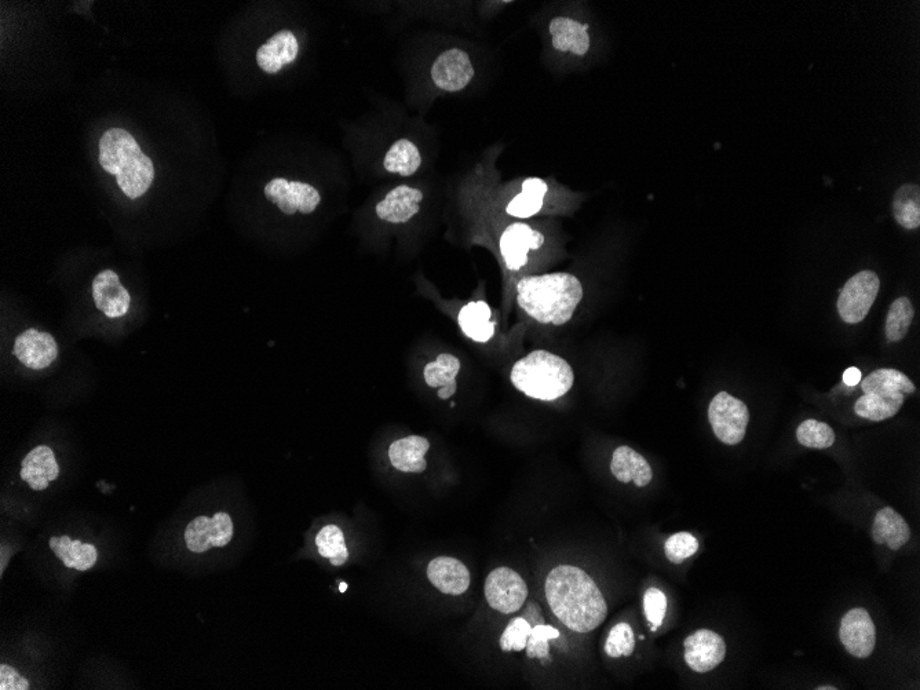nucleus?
Returning a JSON list of instances; mask_svg holds the SVG:
<instances>
[{
	"label": "nucleus",
	"instance_id": "2f4dec72",
	"mask_svg": "<svg viewBox=\"0 0 920 690\" xmlns=\"http://www.w3.org/2000/svg\"><path fill=\"white\" fill-rule=\"evenodd\" d=\"M915 312L912 302L908 298L901 297L896 299L890 306L889 313L886 317V338L889 342L903 341L908 334Z\"/></svg>",
	"mask_w": 920,
	"mask_h": 690
},
{
	"label": "nucleus",
	"instance_id": "a19ab883",
	"mask_svg": "<svg viewBox=\"0 0 920 690\" xmlns=\"http://www.w3.org/2000/svg\"><path fill=\"white\" fill-rule=\"evenodd\" d=\"M339 587H341V593H345L346 589H348V584L341 583L339 584Z\"/></svg>",
	"mask_w": 920,
	"mask_h": 690
},
{
	"label": "nucleus",
	"instance_id": "7ed1b4c3",
	"mask_svg": "<svg viewBox=\"0 0 920 690\" xmlns=\"http://www.w3.org/2000/svg\"><path fill=\"white\" fill-rule=\"evenodd\" d=\"M100 164L115 175L119 188L130 199L144 196L155 180L152 160L141 151L129 131L109 129L100 141Z\"/></svg>",
	"mask_w": 920,
	"mask_h": 690
},
{
	"label": "nucleus",
	"instance_id": "cd10ccee",
	"mask_svg": "<svg viewBox=\"0 0 920 690\" xmlns=\"http://www.w3.org/2000/svg\"><path fill=\"white\" fill-rule=\"evenodd\" d=\"M549 191L546 182L540 178H528L522 184V192L514 197L507 206V214L516 218H529L538 214L543 206V199Z\"/></svg>",
	"mask_w": 920,
	"mask_h": 690
},
{
	"label": "nucleus",
	"instance_id": "393cba45",
	"mask_svg": "<svg viewBox=\"0 0 920 690\" xmlns=\"http://www.w3.org/2000/svg\"><path fill=\"white\" fill-rule=\"evenodd\" d=\"M491 316L492 310L487 302L467 303L459 313L460 330L474 342L487 343L495 335V323H492Z\"/></svg>",
	"mask_w": 920,
	"mask_h": 690
},
{
	"label": "nucleus",
	"instance_id": "6e6552de",
	"mask_svg": "<svg viewBox=\"0 0 920 690\" xmlns=\"http://www.w3.org/2000/svg\"><path fill=\"white\" fill-rule=\"evenodd\" d=\"M485 597L492 609L509 615L520 611L527 601V583L513 569L496 568L489 573L485 582Z\"/></svg>",
	"mask_w": 920,
	"mask_h": 690
},
{
	"label": "nucleus",
	"instance_id": "1a4fd4ad",
	"mask_svg": "<svg viewBox=\"0 0 920 690\" xmlns=\"http://www.w3.org/2000/svg\"><path fill=\"white\" fill-rule=\"evenodd\" d=\"M265 196L276 204L284 214H312L321 202L320 193L312 185L299 181L275 178L265 186Z\"/></svg>",
	"mask_w": 920,
	"mask_h": 690
},
{
	"label": "nucleus",
	"instance_id": "79ce46f5",
	"mask_svg": "<svg viewBox=\"0 0 920 690\" xmlns=\"http://www.w3.org/2000/svg\"><path fill=\"white\" fill-rule=\"evenodd\" d=\"M834 689L836 688H832V686H825V688H819V690H834Z\"/></svg>",
	"mask_w": 920,
	"mask_h": 690
},
{
	"label": "nucleus",
	"instance_id": "9d476101",
	"mask_svg": "<svg viewBox=\"0 0 920 690\" xmlns=\"http://www.w3.org/2000/svg\"><path fill=\"white\" fill-rule=\"evenodd\" d=\"M233 538V522L228 513L219 511L213 517L200 516L189 522L185 531L186 547L192 553H206L213 547H225Z\"/></svg>",
	"mask_w": 920,
	"mask_h": 690
},
{
	"label": "nucleus",
	"instance_id": "5701e85b",
	"mask_svg": "<svg viewBox=\"0 0 920 690\" xmlns=\"http://www.w3.org/2000/svg\"><path fill=\"white\" fill-rule=\"evenodd\" d=\"M587 25L569 17H556L551 20L549 31L553 38L554 49L582 57L590 49V36Z\"/></svg>",
	"mask_w": 920,
	"mask_h": 690
},
{
	"label": "nucleus",
	"instance_id": "9b49d317",
	"mask_svg": "<svg viewBox=\"0 0 920 690\" xmlns=\"http://www.w3.org/2000/svg\"><path fill=\"white\" fill-rule=\"evenodd\" d=\"M839 638L850 655L867 659L874 652L876 644L875 624L870 613L863 608H854L842 618Z\"/></svg>",
	"mask_w": 920,
	"mask_h": 690
},
{
	"label": "nucleus",
	"instance_id": "f704fd0d",
	"mask_svg": "<svg viewBox=\"0 0 920 690\" xmlns=\"http://www.w3.org/2000/svg\"><path fill=\"white\" fill-rule=\"evenodd\" d=\"M635 649L634 631L629 623H619L609 633L605 644L606 655L622 657L633 655Z\"/></svg>",
	"mask_w": 920,
	"mask_h": 690
},
{
	"label": "nucleus",
	"instance_id": "20e7f679",
	"mask_svg": "<svg viewBox=\"0 0 920 690\" xmlns=\"http://www.w3.org/2000/svg\"><path fill=\"white\" fill-rule=\"evenodd\" d=\"M510 379L525 396L554 401L572 389L575 375L562 357L546 350H535L514 364Z\"/></svg>",
	"mask_w": 920,
	"mask_h": 690
},
{
	"label": "nucleus",
	"instance_id": "c756f323",
	"mask_svg": "<svg viewBox=\"0 0 920 690\" xmlns=\"http://www.w3.org/2000/svg\"><path fill=\"white\" fill-rule=\"evenodd\" d=\"M893 214L903 228L918 229L920 225V192L918 185H903L893 199Z\"/></svg>",
	"mask_w": 920,
	"mask_h": 690
},
{
	"label": "nucleus",
	"instance_id": "c85d7f7f",
	"mask_svg": "<svg viewBox=\"0 0 920 690\" xmlns=\"http://www.w3.org/2000/svg\"><path fill=\"white\" fill-rule=\"evenodd\" d=\"M421 164V153L410 140L394 142L383 160V167L386 171L403 175V177L414 175Z\"/></svg>",
	"mask_w": 920,
	"mask_h": 690
},
{
	"label": "nucleus",
	"instance_id": "a211bd4d",
	"mask_svg": "<svg viewBox=\"0 0 920 690\" xmlns=\"http://www.w3.org/2000/svg\"><path fill=\"white\" fill-rule=\"evenodd\" d=\"M20 476L35 491H45L51 481L60 476V466L53 449L46 445L32 449L23 460Z\"/></svg>",
	"mask_w": 920,
	"mask_h": 690
},
{
	"label": "nucleus",
	"instance_id": "4c0bfd02",
	"mask_svg": "<svg viewBox=\"0 0 920 690\" xmlns=\"http://www.w3.org/2000/svg\"><path fill=\"white\" fill-rule=\"evenodd\" d=\"M646 619L652 624L651 630L657 631L662 626L667 612V598L659 589H648L644 595Z\"/></svg>",
	"mask_w": 920,
	"mask_h": 690
},
{
	"label": "nucleus",
	"instance_id": "39448f33",
	"mask_svg": "<svg viewBox=\"0 0 920 690\" xmlns=\"http://www.w3.org/2000/svg\"><path fill=\"white\" fill-rule=\"evenodd\" d=\"M864 396L854 404L860 418L882 422L893 418L904 405L905 397L915 392V385L903 372L881 368L861 382Z\"/></svg>",
	"mask_w": 920,
	"mask_h": 690
},
{
	"label": "nucleus",
	"instance_id": "58836bf2",
	"mask_svg": "<svg viewBox=\"0 0 920 690\" xmlns=\"http://www.w3.org/2000/svg\"><path fill=\"white\" fill-rule=\"evenodd\" d=\"M29 682L13 667L0 666V690H28Z\"/></svg>",
	"mask_w": 920,
	"mask_h": 690
},
{
	"label": "nucleus",
	"instance_id": "bb28decb",
	"mask_svg": "<svg viewBox=\"0 0 920 690\" xmlns=\"http://www.w3.org/2000/svg\"><path fill=\"white\" fill-rule=\"evenodd\" d=\"M50 549L62 562L65 567L75 568L76 571L86 572L96 565L98 553L96 547L89 543H82L80 540H71L69 536H60V538L50 539Z\"/></svg>",
	"mask_w": 920,
	"mask_h": 690
},
{
	"label": "nucleus",
	"instance_id": "423d86ee",
	"mask_svg": "<svg viewBox=\"0 0 920 690\" xmlns=\"http://www.w3.org/2000/svg\"><path fill=\"white\" fill-rule=\"evenodd\" d=\"M708 421L721 443L737 445L746 437L750 412L743 401L735 399L729 393L721 392L708 407Z\"/></svg>",
	"mask_w": 920,
	"mask_h": 690
},
{
	"label": "nucleus",
	"instance_id": "ddd939ff",
	"mask_svg": "<svg viewBox=\"0 0 920 690\" xmlns=\"http://www.w3.org/2000/svg\"><path fill=\"white\" fill-rule=\"evenodd\" d=\"M474 76L472 60L466 51L449 49L438 56L432 67V79L438 89L455 93L465 89Z\"/></svg>",
	"mask_w": 920,
	"mask_h": 690
},
{
	"label": "nucleus",
	"instance_id": "f03ea898",
	"mask_svg": "<svg viewBox=\"0 0 920 690\" xmlns=\"http://www.w3.org/2000/svg\"><path fill=\"white\" fill-rule=\"evenodd\" d=\"M517 302L532 319L564 326L583 298L582 284L569 273L524 277L517 286Z\"/></svg>",
	"mask_w": 920,
	"mask_h": 690
},
{
	"label": "nucleus",
	"instance_id": "72a5a7b5",
	"mask_svg": "<svg viewBox=\"0 0 920 690\" xmlns=\"http://www.w3.org/2000/svg\"><path fill=\"white\" fill-rule=\"evenodd\" d=\"M699 550V542L692 533L679 532L670 536L664 546V554L667 560L675 565L682 564L688 558L695 556Z\"/></svg>",
	"mask_w": 920,
	"mask_h": 690
},
{
	"label": "nucleus",
	"instance_id": "f8f14e48",
	"mask_svg": "<svg viewBox=\"0 0 920 690\" xmlns=\"http://www.w3.org/2000/svg\"><path fill=\"white\" fill-rule=\"evenodd\" d=\"M685 662L696 673L713 671L724 662L726 644L721 635L711 630L690 634L685 642Z\"/></svg>",
	"mask_w": 920,
	"mask_h": 690
},
{
	"label": "nucleus",
	"instance_id": "7c9ffc66",
	"mask_svg": "<svg viewBox=\"0 0 920 690\" xmlns=\"http://www.w3.org/2000/svg\"><path fill=\"white\" fill-rule=\"evenodd\" d=\"M316 546L323 558H328L334 567H342L349 558L345 535L337 525H326L316 536Z\"/></svg>",
	"mask_w": 920,
	"mask_h": 690
},
{
	"label": "nucleus",
	"instance_id": "b1692460",
	"mask_svg": "<svg viewBox=\"0 0 920 690\" xmlns=\"http://www.w3.org/2000/svg\"><path fill=\"white\" fill-rule=\"evenodd\" d=\"M871 533L876 545H887L890 550H900L911 538L907 521L892 507H885L876 513Z\"/></svg>",
	"mask_w": 920,
	"mask_h": 690
},
{
	"label": "nucleus",
	"instance_id": "aec40b11",
	"mask_svg": "<svg viewBox=\"0 0 920 690\" xmlns=\"http://www.w3.org/2000/svg\"><path fill=\"white\" fill-rule=\"evenodd\" d=\"M298 51V40L292 32H277L265 45L259 47L257 51L259 68L266 73H277L295 61Z\"/></svg>",
	"mask_w": 920,
	"mask_h": 690
},
{
	"label": "nucleus",
	"instance_id": "c9c22d12",
	"mask_svg": "<svg viewBox=\"0 0 920 690\" xmlns=\"http://www.w3.org/2000/svg\"><path fill=\"white\" fill-rule=\"evenodd\" d=\"M532 627L527 619L516 618L511 620L509 626L503 631L500 637V649L503 652H521L527 648L529 635Z\"/></svg>",
	"mask_w": 920,
	"mask_h": 690
},
{
	"label": "nucleus",
	"instance_id": "6ab92c4d",
	"mask_svg": "<svg viewBox=\"0 0 920 690\" xmlns=\"http://www.w3.org/2000/svg\"><path fill=\"white\" fill-rule=\"evenodd\" d=\"M423 193L411 186L401 185L394 188L388 196L376 204V215L390 224H405L419 213V204Z\"/></svg>",
	"mask_w": 920,
	"mask_h": 690
},
{
	"label": "nucleus",
	"instance_id": "473e14b6",
	"mask_svg": "<svg viewBox=\"0 0 920 690\" xmlns=\"http://www.w3.org/2000/svg\"><path fill=\"white\" fill-rule=\"evenodd\" d=\"M799 444L806 448L825 449L835 444V433L827 423L814 421L802 422L797 429Z\"/></svg>",
	"mask_w": 920,
	"mask_h": 690
},
{
	"label": "nucleus",
	"instance_id": "0eeeda50",
	"mask_svg": "<svg viewBox=\"0 0 920 690\" xmlns=\"http://www.w3.org/2000/svg\"><path fill=\"white\" fill-rule=\"evenodd\" d=\"M881 288V280L872 270L857 273L845 284L838 299V312L848 324H859L868 316Z\"/></svg>",
	"mask_w": 920,
	"mask_h": 690
},
{
	"label": "nucleus",
	"instance_id": "dca6fc26",
	"mask_svg": "<svg viewBox=\"0 0 920 690\" xmlns=\"http://www.w3.org/2000/svg\"><path fill=\"white\" fill-rule=\"evenodd\" d=\"M93 298L97 309L109 319H119L129 312V291L123 287L119 276L111 269L102 270L93 280Z\"/></svg>",
	"mask_w": 920,
	"mask_h": 690
},
{
	"label": "nucleus",
	"instance_id": "4be33fe9",
	"mask_svg": "<svg viewBox=\"0 0 920 690\" xmlns=\"http://www.w3.org/2000/svg\"><path fill=\"white\" fill-rule=\"evenodd\" d=\"M430 449L429 440L421 436H408L394 441L389 448V459L394 469L403 473H423L427 462L425 456Z\"/></svg>",
	"mask_w": 920,
	"mask_h": 690
},
{
	"label": "nucleus",
	"instance_id": "e433bc0d",
	"mask_svg": "<svg viewBox=\"0 0 920 690\" xmlns=\"http://www.w3.org/2000/svg\"><path fill=\"white\" fill-rule=\"evenodd\" d=\"M558 637H560V631L554 629L553 626L538 624V626L533 627L531 635H529L528 638L527 648H525L527 649V656L529 659H549V642L551 640H556Z\"/></svg>",
	"mask_w": 920,
	"mask_h": 690
},
{
	"label": "nucleus",
	"instance_id": "a878e982",
	"mask_svg": "<svg viewBox=\"0 0 920 690\" xmlns=\"http://www.w3.org/2000/svg\"><path fill=\"white\" fill-rule=\"evenodd\" d=\"M460 372V361L458 357L452 354H440L436 360L432 361L425 367L423 375L430 388L438 389V397L441 400H449L456 393L458 383L456 376Z\"/></svg>",
	"mask_w": 920,
	"mask_h": 690
},
{
	"label": "nucleus",
	"instance_id": "f257e3e1",
	"mask_svg": "<svg viewBox=\"0 0 920 690\" xmlns=\"http://www.w3.org/2000/svg\"><path fill=\"white\" fill-rule=\"evenodd\" d=\"M546 598L557 619L575 633H591L608 616L597 583L578 567L554 568L546 579Z\"/></svg>",
	"mask_w": 920,
	"mask_h": 690
},
{
	"label": "nucleus",
	"instance_id": "ea45409f",
	"mask_svg": "<svg viewBox=\"0 0 920 690\" xmlns=\"http://www.w3.org/2000/svg\"><path fill=\"white\" fill-rule=\"evenodd\" d=\"M861 381V372L859 368L852 367L843 374V382L848 386H856Z\"/></svg>",
	"mask_w": 920,
	"mask_h": 690
},
{
	"label": "nucleus",
	"instance_id": "f3484780",
	"mask_svg": "<svg viewBox=\"0 0 920 690\" xmlns=\"http://www.w3.org/2000/svg\"><path fill=\"white\" fill-rule=\"evenodd\" d=\"M427 578L438 591L448 595L466 593L472 582L466 565L452 557L434 558L427 567Z\"/></svg>",
	"mask_w": 920,
	"mask_h": 690
},
{
	"label": "nucleus",
	"instance_id": "2eb2a0df",
	"mask_svg": "<svg viewBox=\"0 0 920 690\" xmlns=\"http://www.w3.org/2000/svg\"><path fill=\"white\" fill-rule=\"evenodd\" d=\"M543 243L545 236L538 230H533L525 224H513L507 226L500 237V253L505 258L507 268L520 270L522 266L527 265L529 251L539 250Z\"/></svg>",
	"mask_w": 920,
	"mask_h": 690
},
{
	"label": "nucleus",
	"instance_id": "412c9836",
	"mask_svg": "<svg viewBox=\"0 0 920 690\" xmlns=\"http://www.w3.org/2000/svg\"><path fill=\"white\" fill-rule=\"evenodd\" d=\"M611 472L620 483H634L638 488L651 484L653 478L652 467L648 460L626 445L613 452Z\"/></svg>",
	"mask_w": 920,
	"mask_h": 690
},
{
	"label": "nucleus",
	"instance_id": "4468645a",
	"mask_svg": "<svg viewBox=\"0 0 920 690\" xmlns=\"http://www.w3.org/2000/svg\"><path fill=\"white\" fill-rule=\"evenodd\" d=\"M14 356L31 370H45L56 361L58 346L54 338L46 332L27 330L18 335L14 342Z\"/></svg>",
	"mask_w": 920,
	"mask_h": 690
}]
</instances>
